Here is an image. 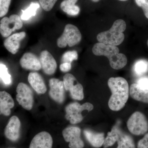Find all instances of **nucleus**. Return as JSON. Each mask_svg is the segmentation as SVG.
Masks as SVG:
<instances>
[{
    "label": "nucleus",
    "instance_id": "1",
    "mask_svg": "<svg viewBox=\"0 0 148 148\" xmlns=\"http://www.w3.org/2000/svg\"><path fill=\"white\" fill-rule=\"evenodd\" d=\"M108 85L112 92L108 106L111 110L118 111L125 106L129 94V86L126 80L122 77H111Z\"/></svg>",
    "mask_w": 148,
    "mask_h": 148
},
{
    "label": "nucleus",
    "instance_id": "2",
    "mask_svg": "<svg viewBox=\"0 0 148 148\" xmlns=\"http://www.w3.org/2000/svg\"><path fill=\"white\" fill-rule=\"evenodd\" d=\"M92 52L94 55L107 57L111 67L115 70L123 69L127 64V57L123 53H119V49L116 46L98 42L92 47Z\"/></svg>",
    "mask_w": 148,
    "mask_h": 148
},
{
    "label": "nucleus",
    "instance_id": "3",
    "mask_svg": "<svg viewBox=\"0 0 148 148\" xmlns=\"http://www.w3.org/2000/svg\"><path fill=\"white\" fill-rule=\"evenodd\" d=\"M126 28V24L123 19L114 21L108 31L99 33L97 37L99 42L113 46L119 45L123 41L125 35L123 32Z\"/></svg>",
    "mask_w": 148,
    "mask_h": 148
},
{
    "label": "nucleus",
    "instance_id": "4",
    "mask_svg": "<svg viewBox=\"0 0 148 148\" xmlns=\"http://www.w3.org/2000/svg\"><path fill=\"white\" fill-rule=\"evenodd\" d=\"M82 40V34L77 27L73 24L65 26L63 34L58 38L57 44L58 47L64 48L68 45L70 47L78 44Z\"/></svg>",
    "mask_w": 148,
    "mask_h": 148
},
{
    "label": "nucleus",
    "instance_id": "5",
    "mask_svg": "<svg viewBox=\"0 0 148 148\" xmlns=\"http://www.w3.org/2000/svg\"><path fill=\"white\" fill-rule=\"evenodd\" d=\"M93 109V105L89 103H84L82 105L77 102L71 103L66 106L65 108V117L72 124H77L83 119L82 114V111L86 110L90 112Z\"/></svg>",
    "mask_w": 148,
    "mask_h": 148
},
{
    "label": "nucleus",
    "instance_id": "6",
    "mask_svg": "<svg viewBox=\"0 0 148 148\" xmlns=\"http://www.w3.org/2000/svg\"><path fill=\"white\" fill-rule=\"evenodd\" d=\"M127 126L133 135H144L148 130V122L145 116L140 112L132 114L127 121Z\"/></svg>",
    "mask_w": 148,
    "mask_h": 148
},
{
    "label": "nucleus",
    "instance_id": "7",
    "mask_svg": "<svg viewBox=\"0 0 148 148\" xmlns=\"http://www.w3.org/2000/svg\"><path fill=\"white\" fill-rule=\"evenodd\" d=\"M129 93L133 99L148 104V77H142L131 85Z\"/></svg>",
    "mask_w": 148,
    "mask_h": 148
},
{
    "label": "nucleus",
    "instance_id": "8",
    "mask_svg": "<svg viewBox=\"0 0 148 148\" xmlns=\"http://www.w3.org/2000/svg\"><path fill=\"white\" fill-rule=\"evenodd\" d=\"M16 99L18 104L25 110H32L34 103V96L31 88L24 83H19L16 87Z\"/></svg>",
    "mask_w": 148,
    "mask_h": 148
},
{
    "label": "nucleus",
    "instance_id": "9",
    "mask_svg": "<svg viewBox=\"0 0 148 148\" xmlns=\"http://www.w3.org/2000/svg\"><path fill=\"white\" fill-rule=\"evenodd\" d=\"M23 25L21 17L17 14L4 17L0 21V33L4 38L9 37L12 32L21 29Z\"/></svg>",
    "mask_w": 148,
    "mask_h": 148
},
{
    "label": "nucleus",
    "instance_id": "10",
    "mask_svg": "<svg viewBox=\"0 0 148 148\" xmlns=\"http://www.w3.org/2000/svg\"><path fill=\"white\" fill-rule=\"evenodd\" d=\"M76 78L71 74L67 73L63 77L65 90L70 91L71 97L74 100L82 101L84 98L82 85L77 82Z\"/></svg>",
    "mask_w": 148,
    "mask_h": 148
},
{
    "label": "nucleus",
    "instance_id": "11",
    "mask_svg": "<svg viewBox=\"0 0 148 148\" xmlns=\"http://www.w3.org/2000/svg\"><path fill=\"white\" fill-rule=\"evenodd\" d=\"M81 130L79 127L71 126L65 128L62 132L64 140L69 143L70 148H83L84 143L81 138Z\"/></svg>",
    "mask_w": 148,
    "mask_h": 148
},
{
    "label": "nucleus",
    "instance_id": "12",
    "mask_svg": "<svg viewBox=\"0 0 148 148\" xmlns=\"http://www.w3.org/2000/svg\"><path fill=\"white\" fill-rule=\"evenodd\" d=\"M50 89L49 94L51 99L60 104L64 103L65 99V87L63 82L56 78L49 80Z\"/></svg>",
    "mask_w": 148,
    "mask_h": 148
},
{
    "label": "nucleus",
    "instance_id": "13",
    "mask_svg": "<svg viewBox=\"0 0 148 148\" xmlns=\"http://www.w3.org/2000/svg\"><path fill=\"white\" fill-rule=\"evenodd\" d=\"M21 123L19 119L15 116H12L5 129V135L9 140L16 141L20 135Z\"/></svg>",
    "mask_w": 148,
    "mask_h": 148
},
{
    "label": "nucleus",
    "instance_id": "14",
    "mask_svg": "<svg viewBox=\"0 0 148 148\" xmlns=\"http://www.w3.org/2000/svg\"><path fill=\"white\" fill-rule=\"evenodd\" d=\"M39 59L42 69L45 74L52 75L55 73L57 68V64L50 52L47 51H43L41 53Z\"/></svg>",
    "mask_w": 148,
    "mask_h": 148
},
{
    "label": "nucleus",
    "instance_id": "15",
    "mask_svg": "<svg viewBox=\"0 0 148 148\" xmlns=\"http://www.w3.org/2000/svg\"><path fill=\"white\" fill-rule=\"evenodd\" d=\"M53 139L48 132L43 131L32 139L29 148H52Z\"/></svg>",
    "mask_w": 148,
    "mask_h": 148
},
{
    "label": "nucleus",
    "instance_id": "16",
    "mask_svg": "<svg viewBox=\"0 0 148 148\" xmlns=\"http://www.w3.org/2000/svg\"><path fill=\"white\" fill-rule=\"evenodd\" d=\"M20 64L23 69L32 71H39L42 69L40 59L34 53H26L21 57Z\"/></svg>",
    "mask_w": 148,
    "mask_h": 148
},
{
    "label": "nucleus",
    "instance_id": "17",
    "mask_svg": "<svg viewBox=\"0 0 148 148\" xmlns=\"http://www.w3.org/2000/svg\"><path fill=\"white\" fill-rule=\"evenodd\" d=\"M26 36L25 32H21L9 36L4 42L5 47L12 54H16L20 47V42Z\"/></svg>",
    "mask_w": 148,
    "mask_h": 148
},
{
    "label": "nucleus",
    "instance_id": "18",
    "mask_svg": "<svg viewBox=\"0 0 148 148\" xmlns=\"http://www.w3.org/2000/svg\"><path fill=\"white\" fill-rule=\"evenodd\" d=\"M14 106L13 98L10 94L5 91H0V112L5 116L11 114V109Z\"/></svg>",
    "mask_w": 148,
    "mask_h": 148
},
{
    "label": "nucleus",
    "instance_id": "19",
    "mask_svg": "<svg viewBox=\"0 0 148 148\" xmlns=\"http://www.w3.org/2000/svg\"><path fill=\"white\" fill-rule=\"evenodd\" d=\"M28 81L32 88L39 94H44L47 89L42 77L36 72L30 73L28 76Z\"/></svg>",
    "mask_w": 148,
    "mask_h": 148
},
{
    "label": "nucleus",
    "instance_id": "20",
    "mask_svg": "<svg viewBox=\"0 0 148 148\" xmlns=\"http://www.w3.org/2000/svg\"><path fill=\"white\" fill-rule=\"evenodd\" d=\"M84 133L86 138L91 146L95 148H100L103 145L105 141V135L103 132L98 133L85 129Z\"/></svg>",
    "mask_w": 148,
    "mask_h": 148
},
{
    "label": "nucleus",
    "instance_id": "21",
    "mask_svg": "<svg viewBox=\"0 0 148 148\" xmlns=\"http://www.w3.org/2000/svg\"><path fill=\"white\" fill-rule=\"evenodd\" d=\"M78 0H64L60 7L64 12L70 16H76L79 13V7L76 5Z\"/></svg>",
    "mask_w": 148,
    "mask_h": 148
},
{
    "label": "nucleus",
    "instance_id": "22",
    "mask_svg": "<svg viewBox=\"0 0 148 148\" xmlns=\"http://www.w3.org/2000/svg\"><path fill=\"white\" fill-rule=\"evenodd\" d=\"M117 142L118 146L116 148H135V143L132 137L121 130Z\"/></svg>",
    "mask_w": 148,
    "mask_h": 148
},
{
    "label": "nucleus",
    "instance_id": "23",
    "mask_svg": "<svg viewBox=\"0 0 148 148\" xmlns=\"http://www.w3.org/2000/svg\"><path fill=\"white\" fill-rule=\"evenodd\" d=\"M121 130L116 126H114L110 132H108V135L105 138L103 143L104 148H107L113 145L117 142L119 137Z\"/></svg>",
    "mask_w": 148,
    "mask_h": 148
},
{
    "label": "nucleus",
    "instance_id": "24",
    "mask_svg": "<svg viewBox=\"0 0 148 148\" xmlns=\"http://www.w3.org/2000/svg\"><path fill=\"white\" fill-rule=\"evenodd\" d=\"M40 5L38 3H32L30 6L25 10H22L21 18L23 20H28L31 17L35 16L37 10L39 8Z\"/></svg>",
    "mask_w": 148,
    "mask_h": 148
},
{
    "label": "nucleus",
    "instance_id": "25",
    "mask_svg": "<svg viewBox=\"0 0 148 148\" xmlns=\"http://www.w3.org/2000/svg\"><path fill=\"white\" fill-rule=\"evenodd\" d=\"M135 73L140 76L147 73L148 71V61L145 59H141L135 62L134 66Z\"/></svg>",
    "mask_w": 148,
    "mask_h": 148
},
{
    "label": "nucleus",
    "instance_id": "26",
    "mask_svg": "<svg viewBox=\"0 0 148 148\" xmlns=\"http://www.w3.org/2000/svg\"><path fill=\"white\" fill-rule=\"evenodd\" d=\"M0 78L5 84L11 83V76L9 74L8 69L5 65L0 64Z\"/></svg>",
    "mask_w": 148,
    "mask_h": 148
},
{
    "label": "nucleus",
    "instance_id": "27",
    "mask_svg": "<svg viewBox=\"0 0 148 148\" xmlns=\"http://www.w3.org/2000/svg\"><path fill=\"white\" fill-rule=\"evenodd\" d=\"M78 53L76 51H71L66 52L63 54L62 57V62L63 63H68L71 64L74 60L78 59Z\"/></svg>",
    "mask_w": 148,
    "mask_h": 148
},
{
    "label": "nucleus",
    "instance_id": "28",
    "mask_svg": "<svg viewBox=\"0 0 148 148\" xmlns=\"http://www.w3.org/2000/svg\"><path fill=\"white\" fill-rule=\"evenodd\" d=\"M57 0H39L42 8L46 11H49L53 8Z\"/></svg>",
    "mask_w": 148,
    "mask_h": 148
},
{
    "label": "nucleus",
    "instance_id": "29",
    "mask_svg": "<svg viewBox=\"0 0 148 148\" xmlns=\"http://www.w3.org/2000/svg\"><path fill=\"white\" fill-rule=\"evenodd\" d=\"M10 3L11 0H0V17L8 13Z\"/></svg>",
    "mask_w": 148,
    "mask_h": 148
},
{
    "label": "nucleus",
    "instance_id": "30",
    "mask_svg": "<svg viewBox=\"0 0 148 148\" xmlns=\"http://www.w3.org/2000/svg\"><path fill=\"white\" fill-rule=\"evenodd\" d=\"M136 4L143 9L145 16L148 19V0H135Z\"/></svg>",
    "mask_w": 148,
    "mask_h": 148
},
{
    "label": "nucleus",
    "instance_id": "31",
    "mask_svg": "<svg viewBox=\"0 0 148 148\" xmlns=\"http://www.w3.org/2000/svg\"><path fill=\"white\" fill-rule=\"evenodd\" d=\"M138 148H148V133L138 142Z\"/></svg>",
    "mask_w": 148,
    "mask_h": 148
},
{
    "label": "nucleus",
    "instance_id": "32",
    "mask_svg": "<svg viewBox=\"0 0 148 148\" xmlns=\"http://www.w3.org/2000/svg\"><path fill=\"white\" fill-rule=\"evenodd\" d=\"M72 68L71 64L68 63H63L60 66V69L61 71L66 73L69 71Z\"/></svg>",
    "mask_w": 148,
    "mask_h": 148
},
{
    "label": "nucleus",
    "instance_id": "33",
    "mask_svg": "<svg viewBox=\"0 0 148 148\" xmlns=\"http://www.w3.org/2000/svg\"><path fill=\"white\" fill-rule=\"evenodd\" d=\"M91 1L94 2H98L100 0H91Z\"/></svg>",
    "mask_w": 148,
    "mask_h": 148
},
{
    "label": "nucleus",
    "instance_id": "34",
    "mask_svg": "<svg viewBox=\"0 0 148 148\" xmlns=\"http://www.w3.org/2000/svg\"><path fill=\"white\" fill-rule=\"evenodd\" d=\"M119 1H127V0H119Z\"/></svg>",
    "mask_w": 148,
    "mask_h": 148
},
{
    "label": "nucleus",
    "instance_id": "35",
    "mask_svg": "<svg viewBox=\"0 0 148 148\" xmlns=\"http://www.w3.org/2000/svg\"><path fill=\"white\" fill-rule=\"evenodd\" d=\"M147 45H148V40H147Z\"/></svg>",
    "mask_w": 148,
    "mask_h": 148
}]
</instances>
